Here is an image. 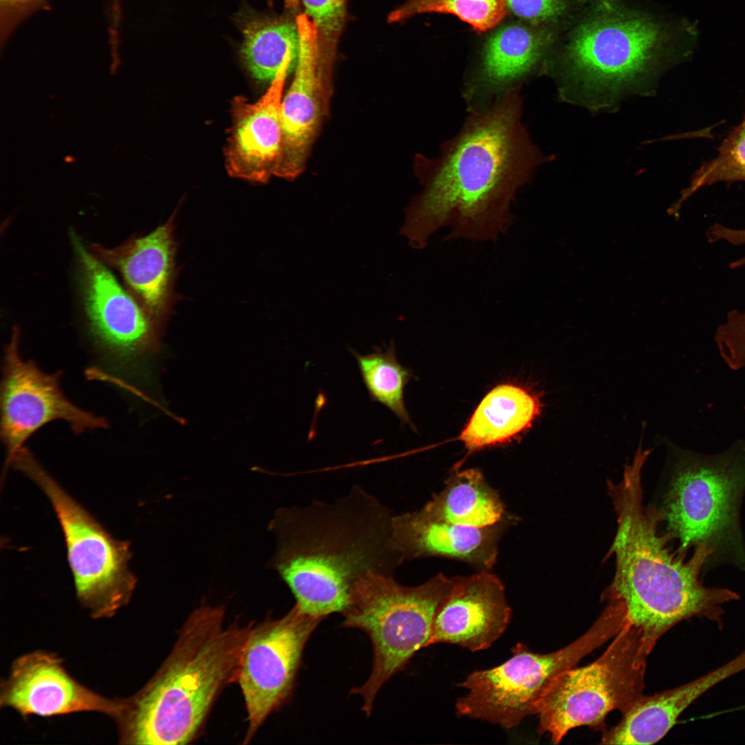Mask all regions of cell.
<instances>
[{
	"instance_id": "12",
	"label": "cell",
	"mask_w": 745,
	"mask_h": 745,
	"mask_svg": "<svg viewBox=\"0 0 745 745\" xmlns=\"http://www.w3.org/2000/svg\"><path fill=\"white\" fill-rule=\"evenodd\" d=\"M322 620L294 606L280 618L251 624L236 682L247 714L244 744L292 695L306 644Z\"/></svg>"
},
{
	"instance_id": "31",
	"label": "cell",
	"mask_w": 745,
	"mask_h": 745,
	"mask_svg": "<svg viewBox=\"0 0 745 745\" xmlns=\"http://www.w3.org/2000/svg\"><path fill=\"white\" fill-rule=\"evenodd\" d=\"M717 240H724L734 246L745 244V229H735L719 224L715 230ZM745 266V256L730 263L731 268H737Z\"/></svg>"
},
{
	"instance_id": "17",
	"label": "cell",
	"mask_w": 745,
	"mask_h": 745,
	"mask_svg": "<svg viewBox=\"0 0 745 745\" xmlns=\"http://www.w3.org/2000/svg\"><path fill=\"white\" fill-rule=\"evenodd\" d=\"M292 71L282 68L267 91L250 102L237 96L232 102V124L225 148V166L232 177L254 183L275 175L282 150L283 90Z\"/></svg>"
},
{
	"instance_id": "6",
	"label": "cell",
	"mask_w": 745,
	"mask_h": 745,
	"mask_svg": "<svg viewBox=\"0 0 745 745\" xmlns=\"http://www.w3.org/2000/svg\"><path fill=\"white\" fill-rule=\"evenodd\" d=\"M662 519L679 551L705 547L711 554L704 567L722 564L745 572V542L739 511L745 493V440L725 451L704 455L675 447Z\"/></svg>"
},
{
	"instance_id": "11",
	"label": "cell",
	"mask_w": 745,
	"mask_h": 745,
	"mask_svg": "<svg viewBox=\"0 0 745 745\" xmlns=\"http://www.w3.org/2000/svg\"><path fill=\"white\" fill-rule=\"evenodd\" d=\"M72 237L80 265L85 311L95 344L112 371L137 377L159 351L165 328L119 284L107 266L76 236Z\"/></svg>"
},
{
	"instance_id": "3",
	"label": "cell",
	"mask_w": 745,
	"mask_h": 745,
	"mask_svg": "<svg viewBox=\"0 0 745 745\" xmlns=\"http://www.w3.org/2000/svg\"><path fill=\"white\" fill-rule=\"evenodd\" d=\"M648 453L638 449L626 465L622 481L609 482L617 515V533L610 548L616 569L606 598L619 603L628 620L655 646L658 639L682 620L693 617L719 622L723 606L739 596L724 588L706 587L699 579L711 554L695 549L691 558L668 547V536L658 531L661 513L643 504L642 468Z\"/></svg>"
},
{
	"instance_id": "14",
	"label": "cell",
	"mask_w": 745,
	"mask_h": 745,
	"mask_svg": "<svg viewBox=\"0 0 745 745\" xmlns=\"http://www.w3.org/2000/svg\"><path fill=\"white\" fill-rule=\"evenodd\" d=\"M0 706L23 717L78 712H98L115 719L123 699H113L89 689L73 678L54 653L35 650L17 658L0 686Z\"/></svg>"
},
{
	"instance_id": "24",
	"label": "cell",
	"mask_w": 745,
	"mask_h": 745,
	"mask_svg": "<svg viewBox=\"0 0 745 745\" xmlns=\"http://www.w3.org/2000/svg\"><path fill=\"white\" fill-rule=\"evenodd\" d=\"M242 58L253 77L272 81L285 67L295 70L300 50L295 21L286 17H254L243 27Z\"/></svg>"
},
{
	"instance_id": "1",
	"label": "cell",
	"mask_w": 745,
	"mask_h": 745,
	"mask_svg": "<svg viewBox=\"0 0 745 745\" xmlns=\"http://www.w3.org/2000/svg\"><path fill=\"white\" fill-rule=\"evenodd\" d=\"M522 114L516 86L470 110L436 158L420 159L424 189L405 209L400 230L413 248H424L446 227V240L475 241H495L509 230L517 190L547 160L531 141Z\"/></svg>"
},
{
	"instance_id": "33",
	"label": "cell",
	"mask_w": 745,
	"mask_h": 745,
	"mask_svg": "<svg viewBox=\"0 0 745 745\" xmlns=\"http://www.w3.org/2000/svg\"><path fill=\"white\" fill-rule=\"evenodd\" d=\"M742 338H743L744 344V346H745V315H744V316L743 317L742 324Z\"/></svg>"
},
{
	"instance_id": "18",
	"label": "cell",
	"mask_w": 745,
	"mask_h": 745,
	"mask_svg": "<svg viewBox=\"0 0 745 745\" xmlns=\"http://www.w3.org/2000/svg\"><path fill=\"white\" fill-rule=\"evenodd\" d=\"M175 213L150 233L130 237L116 247L94 243L88 249L121 274L126 288L163 328L175 301Z\"/></svg>"
},
{
	"instance_id": "32",
	"label": "cell",
	"mask_w": 745,
	"mask_h": 745,
	"mask_svg": "<svg viewBox=\"0 0 745 745\" xmlns=\"http://www.w3.org/2000/svg\"><path fill=\"white\" fill-rule=\"evenodd\" d=\"M286 8L292 10L297 11L299 9L301 1L300 0H284Z\"/></svg>"
},
{
	"instance_id": "28",
	"label": "cell",
	"mask_w": 745,
	"mask_h": 745,
	"mask_svg": "<svg viewBox=\"0 0 745 745\" xmlns=\"http://www.w3.org/2000/svg\"><path fill=\"white\" fill-rule=\"evenodd\" d=\"M304 14L312 23L317 37L318 57L333 66L337 44L344 28L346 0H300Z\"/></svg>"
},
{
	"instance_id": "13",
	"label": "cell",
	"mask_w": 745,
	"mask_h": 745,
	"mask_svg": "<svg viewBox=\"0 0 745 745\" xmlns=\"http://www.w3.org/2000/svg\"><path fill=\"white\" fill-rule=\"evenodd\" d=\"M20 330L14 327L3 352L0 390V434L6 451L4 470L27 439L49 422L63 420L75 434L106 428L107 420L70 401L60 385L62 372H43L23 358Z\"/></svg>"
},
{
	"instance_id": "4",
	"label": "cell",
	"mask_w": 745,
	"mask_h": 745,
	"mask_svg": "<svg viewBox=\"0 0 745 745\" xmlns=\"http://www.w3.org/2000/svg\"><path fill=\"white\" fill-rule=\"evenodd\" d=\"M251 624H226L222 606L203 605L178 630L166 659L115 719L125 744L184 745L201 733L222 691L236 682Z\"/></svg>"
},
{
	"instance_id": "27",
	"label": "cell",
	"mask_w": 745,
	"mask_h": 745,
	"mask_svg": "<svg viewBox=\"0 0 745 745\" xmlns=\"http://www.w3.org/2000/svg\"><path fill=\"white\" fill-rule=\"evenodd\" d=\"M737 181H745V117L722 141L717 156L695 172L690 186L670 210L677 215L683 202L703 186Z\"/></svg>"
},
{
	"instance_id": "21",
	"label": "cell",
	"mask_w": 745,
	"mask_h": 745,
	"mask_svg": "<svg viewBox=\"0 0 745 745\" xmlns=\"http://www.w3.org/2000/svg\"><path fill=\"white\" fill-rule=\"evenodd\" d=\"M737 672L728 662L693 681L651 696L641 695L619 722L604 733V744H652L662 739L679 715L709 689Z\"/></svg>"
},
{
	"instance_id": "10",
	"label": "cell",
	"mask_w": 745,
	"mask_h": 745,
	"mask_svg": "<svg viewBox=\"0 0 745 745\" xmlns=\"http://www.w3.org/2000/svg\"><path fill=\"white\" fill-rule=\"evenodd\" d=\"M625 623L621 611L606 606L584 635L555 652L539 654L517 644L508 660L474 670L459 684L466 693L456 702L457 713L505 728L517 726L536 713L542 696L557 675L614 637Z\"/></svg>"
},
{
	"instance_id": "16",
	"label": "cell",
	"mask_w": 745,
	"mask_h": 745,
	"mask_svg": "<svg viewBox=\"0 0 745 745\" xmlns=\"http://www.w3.org/2000/svg\"><path fill=\"white\" fill-rule=\"evenodd\" d=\"M511 617L497 576L481 570L453 577L435 612L426 647L450 644L471 652L487 649L504 634Z\"/></svg>"
},
{
	"instance_id": "15",
	"label": "cell",
	"mask_w": 745,
	"mask_h": 745,
	"mask_svg": "<svg viewBox=\"0 0 745 745\" xmlns=\"http://www.w3.org/2000/svg\"><path fill=\"white\" fill-rule=\"evenodd\" d=\"M300 50L293 80L283 98V142L275 176L292 179L304 169L322 119L328 110L332 68L319 59L315 29L304 14L296 18Z\"/></svg>"
},
{
	"instance_id": "2",
	"label": "cell",
	"mask_w": 745,
	"mask_h": 745,
	"mask_svg": "<svg viewBox=\"0 0 745 745\" xmlns=\"http://www.w3.org/2000/svg\"><path fill=\"white\" fill-rule=\"evenodd\" d=\"M392 510L361 486L333 502L277 509L268 562L301 613L324 619L346 608L355 584L369 574L393 575L404 562L392 542Z\"/></svg>"
},
{
	"instance_id": "29",
	"label": "cell",
	"mask_w": 745,
	"mask_h": 745,
	"mask_svg": "<svg viewBox=\"0 0 745 745\" xmlns=\"http://www.w3.org/2000/svg\"><path fill=\"white\" fill-rule=\"evenodd\" d=\"M51 0H0L1 51L29 18L49 8Z\"/></svg>"
},
{
	"instance_id": "7",
	"label": "cell",
	"mask_w": 745,
	"mask_h": 745,
	"mask_svg": "<svg viewBox=\"0 0 745 745\" xmlns=\"http://www.w3.org/2000/svg\"><path fill=\"white\" fill-rule=\"evenodd\" d=\"M451 580L439 573L421 585L406 586L393 575L371 573L354 586L341 626L362 630L372 643L370 676L350 691L361 697L367 716L382 686L426 647L435 612Z\"/></svg>"
},
{
	"instance_id": "9",
	"label": "cell",
	"mask_w": 745,
	"mask_h": 745,
	"mask_svg": "<svg viewBox=\"0 0 745 745\" xmlns=\"http://www.w3.org/2000/svg\"><path fill=\"white\" fill-rule=\"evenodd\" d=\"M10 466L34 482L50 502L63 533L78 601L95 619L115 615L128 604L137 584L128 565L130 542L114 537L26 447L17 451Z\"/></svg>"
},
{
	"instance_id": "19",
	"label": "cell",
	"mask_w": 745,
	"mask_h": 745,
	"mask_svg": "<svg viewBox=\"0 0 745 745\" xmlns=\"http://www.w3.org/2000/svg\"><path fill=\"white\" fill-rule=\"evenodd\" d=\"M502 524L483 528L459 525L430 518L419 510L393 515L392 542L404 562L437 556L487 571L497 560Z\"/></svg>"
},
{
	"instance_id": "30",
	"label": "cell",
	"mask_w": 745,
	"mask_h": 745,
	"mask_svg": "<svg viewBox=\"0 0 745 745\" xmlns=\"http://www.w3.org/2000/svg\"><path fill=\"white\" fill-rule=\"evenodd\" d=\"M506 3L515 15L533 24L557 17L565 7L564 0H506Z\"/></svg>"
},
{
	"instance_id": "8",
	"label": "cell",
	"mask_w": 745,
	"mask_h": 745,
	"mask_svg": "<svg viewBox=\"0 0 745 745\" xmlns=\"http://www.w3.org/2000/svg\"><path fill=\"white\" fill-rule=\"evenodd\" d=\"M654 646L628 620L597 659L552 680L536 710L539 733L558 744L579 726L604 729L610 712L623 713L642 695L646 659Z\"/></svg>"
},
{
	"instance_id": "23",
	"label": "cell",
	"mask_w": 745,
	"mask_h": 745,
	"mask_svg": "<svg viewBox=\"0 0 745 745\" xmlns=\"http://www.w3.org/2000/svg\"><path fill=\"white\" fill-rule=\"evenodd\" d=\"M420 510L436 520L478 528L501 522L505 513L498 493L477 468L455 471Z\"/></svg>"
},
{
	"instance_id": "26",
	"label": "cell",
	"mask_w": 745,
	"mask_h": 745,
	"mask_svg": "<svg viewBox=\"0 0 745 745\" xmlns=\"http://www.w3.org/2000/svg\"><path fill=\"white\" fill-rule=\"evenodd\" d=\"M506 8V0H408L389 14L388 21L400 22L421 14L445 13L484 32L503 19Z\"/></svg>"
},
{
	"instance_id": "5",
	"label": "cell",
	"mask_w": 745,
	"mask_h": 745,
	"mask_svg": "<svg viewBox=\"0 0 745 745\" xmlns=\"http://www.w3.org/2000/svg\"><path fill=\"white\" fill-rule=\"evenodd\" d=\"M699 37L697 23L687 20L668 28L643 17L599 14L577 29L566 49L560 95L607 106L636 89L665 57L691 56Z\"/></svg>"
},
{
	"instance_id": "20",
	"label": "cell",
	"mask_w": 745,
	"mask_h": 745,
	"mask_svg": "<svg viewBox=\"0 0 745 745\" xmlns=\"http://www.w3.org/2000/svg\"><path fill=\"white\" fill-rule=\"evenodd\" d=\"M546 39L540 31L522 23L496 30L485 44L477 72L464 88L470 110L486 106L519 86L539 61Z\"/></svg>"
},
{
	"instance_id": "22",
	"label": "cell",
	"mask_w": 745,
	"mask_h": 745,
	"mask_svg": "<svg viewBox=\"0 0 745 745\" xmlns=\"http://www.w3.org/2000/svg\"><path fill=\"white\" fill-rule=\"evenodd\" d=\"M541 410L533 393L512 384L499 385L481 401L458 439L470 453L506 442L529 428Z\"/></svg>"
},
{
	"instance_id": "25",
	"label": "cell",
	"mask_w": 745,
	"mask_h": 745,
	"mask_svg": "<svg viewBox=\"0 0 745 745\" xmlns=\"http://www.w3.org/2000/svg\"><path fill=\"white\" fill-rule=\"evenodd\" d=\"M370 397L389 409L402 424L414 428L404 404V388L410 371L399 363L393 343L384 350L366 355L351 350Z\"/></svg>"
}]
</instances>
